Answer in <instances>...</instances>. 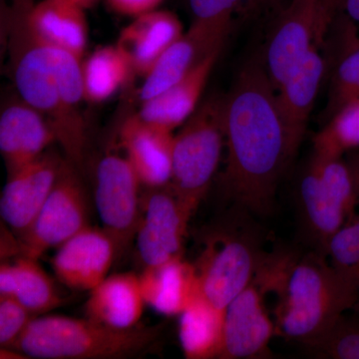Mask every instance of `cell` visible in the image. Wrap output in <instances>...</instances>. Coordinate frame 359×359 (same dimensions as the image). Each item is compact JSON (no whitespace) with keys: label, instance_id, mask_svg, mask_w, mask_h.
Returning <instances> with one entry per match:
<instances>
[{"label":"cell","instance_id":"1","mask_svg":"<svg viewBox=\"0 0 359 359\" xmlns=\"http://www.w3.org/2000/svg\"><path fill=\"white\" fill-rule=\"evenodd\" d=\"M224 123L226 192L245 212L269 214L278 183L299 147L278 112L264 62L250 60L238 73L224 98Z\"/></svg>","mask_w":359,"mask_h":359},{"label":"cell","instance_id":"17","mask_svg":"<svg viewBox=\"0 0 359 359\" xmlns=\"http://www.w3.org/2000/svg\"><path fill=\"white\" fill-rule=\"evenodd\" d=\"M57 142L43 115L25 101H14L0 115V151L8 175L39 159Z\"/></svg>","mask_w":359,"mask_h":359},{"label":"cell","instance_id":"26","mask_svg":"<svg viewBox=\"0 0 359 359\" xmlns=\"http://www.w3.org/2000/svg\"><path fill=\"white\" fill-rule=\"evenodd\" d=\"M8 295L35 316L48 313L63 301L55 283L36 259L23 256L13 264V285Z\"/></svg>","mask_w":359,"mask_h":359},{"label":"cell","instance_id":"20","mask_svg":"<svg viewBox=\"0 0 359 359\" xmlns=\"http://www.w3.org/2000/svg\"><path fill=\"white\" fill-rule=\"evenodd\" d=\"M221 51L214 52L169 88L142 102L137 114L145 121L174 132L193 115Z\"/></svg>","mask_w":359,"mask_h":359},{"label":"cell","instance_id":"22","mask_svg":"<svg viewBox=\"0 0 359 359\" xmlns=\"http://www.w3.org/2000/svg\"><path fill=\"white\" fill-rule=\"evenodd\" d=\"M145 304L140 276L134 273H116L90 290L84 306L85 316L126 330L139 325Z\"/></svg>","mask_w":359,"mask_h":359},{"label":"cell","instance_id":"6","mask_svg":"<svg viewBox=\"0 0 359 359\" xmlns=\"http://www.w3.org/2000/svg\"><path fill=\"white\" fill-rule=\"evenodd\" d=\"M238 228L218 233L194 264L199 294L219 309L254 280L268 256L252 229Z\"/></svg>","mask_w":359,"mask_h":359},{"label":"cell","instance_id":"14","mask_svg":"<svg viewBox=\"0 0 359 359\" xmlns=\"http://www.w3.org/2000/svg\"><path fill=\"white\" fill-rule=\"evenodd\" d=\"M230 27L231 25L194 20L188 32H184L160 56L144 77L139 94L141 102L178 82L210 54L222 51Z\"/></svg>","mask_w":359,"mask_h":359},{"label":"cell","instance_id":"10","mask_svg":"<svg viewBox=\"0 0 359 359\" xmlns=\"http://www.w3.org/2000/svg\"><path fill=\"white\" fill-rule=\"evenodd\" d=\"M142 185L126 157L107 155L96 170L95 203L103 228L121 250L136 236L141 219Z\"/></svg>","mask_w":359,"mask_h":359},{"label":"cell","instance_id":"9","mask_svg":"<svg viewBox=\"0 0 359 359\" xmlns=\"http://www.w3.org/2000/svg\"><path fill=\"white\" fill-rule=\"evenodd\" d=\"M323 0H289L278 18L266 51L264 66L275 89L308 55L330 25Z\"/></svg>","mask_w":359,"mask_h":359},{"label":"cell","instance_id":"34","mask_svg":"<svg viewBox=\"0 0 359 359\" xmlns=\"http://www.w3.org/2000/svg\"><path fill=\"white\" fill-rule=\"evenodd\" d=\"M283 0H245L248 8L252 11H264L282 6Z\"/></svg>","mask_w":359,"mask_h":359},{"label":"cell","instance_id":"38","mask_svg":"<svg viewBox=\"0 0 359 359\" xmlns=\"http://www.w3.org/2000/svg\"><path fill=\"white\" fill-rule=\"evenodd\" d=\"M71 1L74 2V4H78L79 6L83 7L84 9H89L96 6L99 0H71Z\"/></svg>","mask_w":359,"mask_h":359},{"label":"cell","instance_id":"5","mask_svg":"<svg viewBox=\"0 0 359 359\" xmlns=\"http://www.w3.org/2000/svg\"><path fill=\"white\" fill-rule=\"evenodd\" d=\"M224 98L211 97L174 136L170 185L194 212L205 197L222 157L224 143Z\"/></svg>","mask_w":359,"mask_h":359},{"label":"cell","instance_id":"12","mask_svg":"<svg viewBox=\"0 0 359 359\" xmlns=\"http://www.w3.org/2000/svg\"><path fill=\"white\" fill-rule=\"evenodd\" d=\"M120 250L109 231L88 226L58 247L52 268L66 287L90 292L107 278Z\"/></svg>","mask_w":359,"mask_h":359},{"label":"cell","instance_id":"3","mask_svg":"<svg viewBox=\"0 0 359 359\" xmlns=\"http://www.w3.org/2000/svg\"><path fill=\"white\" fill-rule=\"evenodd\" d=\"M13 20V79L20 99L46 118L67 160L81 168L87 144L79 108L84 101L82 60L33 39L18 16Z\"/></svg>","mask_w":359,"mask_h":359},{"label":"cell","instance_id":"4","mask_svg":"<svg viewBox=\"0 0 359 359\" xmlns=\"http://www.w3.org/2000/svg\"><path fill=\"white\" fill-rule=\"evenodd\" d=\"M158 334L156 327L139 325L122 330L87 316H36L13 348L32 358H125L147 348Z\"/></svg>","mask_w":359,"mask_h":359},{"label":"cell","instance_id":"24","mask_svg":"<svg viewBox=\"0 0 359 359\" xmlns=\"http://www.w3.org/2000/svg\"><path fill=\"white\" fill-rule=\"evenodd\" d=\"M224 311L200 294L181 314L179 339L188 359L218 358L223 341Z\"/></svg>","mask_w":359,"mask_h":359},{"label":"cell","instance_id":"23","mask_svg":"<svg viewBox=\"0 0 359 359\" xmlns=\"http://www.w3.org/2000/svg\"><path fill=\"white\" fill-rule=\"evenodd\" d=\"M139 276L146 304L164 316H180L199 294L195 266L183 257L145 268Z\"/></svg>","mask_w":359,"mask_h":359},{"label":"cell","instance_id":"21","mask_svg":"<svg viewBox=\"0 0 359 359\" xmlns=\"http://www.w3.org/2000/svg\"><path fill=\"white\" fill-rule=\"evenodd\" d=\"M325 69V61L314 46L276 90L278 112L299 147L306 133Z\"/></svg>","mask_w":359,"mask_h":359},{"label":"cell","instance_id":"7","mask_svg":"<svg viewBox=\"0 0 359 359\" xmlns=\"http://www.w3.org/2000/svg\"><path fill=\"white\" fill-rule=\"evenodd\" d=\"M77 168L67 159L63 163L43 207L29 230L20 237V254L39 261L52 248L88 226V202Z\"/></svg>","mask_w":359,"mask_h":359},{"label":"cell","instance_id":"30","mask_svg":"<svg viewBox=\"0 0 359 359\" xmlns=\"http://www.w3.org/2000/svg\"><path fill=\"white\" fill-rule=\"evenodd\" d=\"M359 97V45L346 52L340 61L332 87L325 117L328 120L346 104Z\"/></svg>","mask_w":359,"mask_h":359},{"label":"cell","instance_id":"11","mask_svg":"<svg viewBox=\"0 0 359 359\" xmlns=\"http://www.w3.org/2000/svg\"><path fill=\"white\" fill-rule=\"evenodd\" d=\"M264 290L256 278L228 304L224 311L221 359H256L269 356L276 325L264 306Z\"/></svg>","mask_w":359,"mask_h":359},{"label":"cell","instance_id":"28","mask_svg":"<svg viewBox=\"0 0 359 359\" xmlns=\"http://www.w3.org/2000/svg\"><path fill=\"white\" fill-rule=\"evenodd\" d=\"M302 347L313 358L359 359V316L342 314L325 334Z\"/></svg>","mask_w":359,"mask_h":359},{"label":"cell","instance_id":"27","mask_svg":"<svg viewBox=\"0 0 359 359\" xmlns=\"http://www.w3.org/2000/svg\"><path fill=\"white\" fill-rule=\"evenodd\" d=\"M359 148V97L341 108L313 138V155L337 159Z\"/></svg>","mask_w":359,"mask_h":359},{"label":"cell","instance_id":"2","mask_svg":"<svg viewBox=\"0 0 359 359\" xmlns=\"http://www.w3.org/2000/svg\"><path fill=\"white\" fill-rule=\"evenodd\" d=\"M325 256L313 252L268 254L257 278L278 294L276 330L302 346L325 334L342 314L358 311L355 287L337 275Z\"/></svg>","mask_w":359,"mask_h":359},{"label":"cell","instance_id":"35","mask_svg":"<svg viewBox=\"0 0 359 359\" xmlns=\"http://www.w3.org/2000/svg\"><path fill=\"white\" fill-rule=\"evenodd\" d=\"M342 11H346L349 20L359 23V0H344Z\"/></svg>","mask_w":359,"mask_h":359},{"label":"cell","instance_id":"31","mask_svg":"<svg viewBox=\"0 0 359 359\" xmlns=\"http://www.w3.org/2000/svg\"><path fill=\"white\" fill-rule=\"evenodd\" d=\"M36 316L15 297L0 295V346L13 348Z\"/></svg>","mask_w":359,"mask_h":359},{"label":"cell","instance_id":"19","mask_svg":"<svg viewBox=\"0 0 359 359\" xmlns=\"http://www.w3.org/2000/svg\"><path fill=\"white\" fill-rule=\"evenodd\" d=\"M183 34V23L176 14L155 9L134 18L116 44L128 58L133 73L145 77L160 56Z\"/></svg>","mask_w":359,"mask_h":359},{"label":"cell","instance_id":"8","mask_svg":"<svg viewBox=\"0 0 359 359\" xmlns=\"http://www.w3.org/2000/svg\"><path fill=\"white\" fill-rule=\"evenodd\" d=\"M194 212L171 185L148 189L142 199L137 252L145 268L183 257L187 228Z\"/></svg>","mask_w":359,"mask_h":359},{"label":"cell","instance_id":"18","mask_svg":"<svg viewBox=\"0 0 359 359\" xmlns=\"http://www.w3.org/2000/svg\"><path fill=\"white\" fill-rule=\"evenodd\" d=\"M83 7L71 0H41L20 18L26 32L41 43L70 52L83 60L88 44V21Z\"/></svg>","mask_w":359,"mask_h":359},{"label":"cell","instance_id":"25","mask_svg":"<svg viewBox=\"0 0 359 359\" xmlns=\"http://www.w3.org/2000/svg\"><path fill=\"white\" fill-rule=\"evenodd\" d=\"M81 68L84 101L91 104L112 98L133 73L128 58L117 44L99 47L82 60Z\"/></svg>","mask_w":359,"mask_h":359},{"label":"cell","instance_id":"15","mask_svg":"<svg viewBox=\"0 0 359 359\" xmlns=\"http://www.w3.org/2000/svg\"><path fill=\"white\" fill-rule=\"evenodd\" d=\"M174 132L130 116L120 130V142L135 173L148 189L169 185L172 179Z\"/></svg>","mask_w":359,"mask_h":359},{"label":"cell","instance_id":"13","mask_svg":"<svg viewBox=\"0 0 359 359\" xmlns=\"http://www.w3.org/2000/svg\"><path fill=\"white\" fill-rule=\"evenodd\" d=\"M65 161L54 153L45 152L39 159L8 175L0 198V215L20 237L39 216Z\"/></svg>","mask_w":359,"mask_h":359},{"label":"cell","instance_id":"36","mask_svg":"<svg viewBox=\"0 0 359 359\" xmlns=\"http://www.w3.org/2000/svg\"><path fill=\"white\" fill-rule=\"evenodd\" d=\"M344 0H323V4H325V11L330 20H334L335 16L337 15L342 11V7H344Z\"/></svg>","mask_w":359,"mask_h":359},{"label":"cell","instance_id":"32","mask_svg":"<svg viewBox=\"0 0 359 359\" xmlns=\"http://www.w3.org/2000/svg\"><path fill=\"white\" fill-rule=\"evenodd\" d=\"M245 0H189L194 20L231 25L236 9Z\"/></svg>","mask_w":359,"mask_h":359},{"label":"cell","instance_id":"33","mask_svg":"<svg viewBox=\"0 0 359 359\" xmlns=\"http://www.w3.org/2000/svg\"><path fill=\"white\" fill-rule=\"evenodd\" d=\"M162 1L163 0H107L108 4L115 13L132 18L155 11Z\"/></svg>","mask_w":359,"mask_h":359},{"label":"cell","instance_id":"37","mask_svg":"<svg viewBox=\"0 0 359 359\" xmlns=\"http://www.w3.org/2000/svg\"><path fill=\"white\" fill-rule=\"evenodd\" d=\"M34 0H13V9L14 13L25 14L34 6Z\"/></svg>","mask_w":359,"mask_h":359},{"label":"cell","instance_id":"29","mask_svg":"<svg viewBox=\"0 0 359 359\" xmlns=\"http://www.w3.org/2000/svg\"><path fill=\"white\" fill-rule=\"evenodd\" d=\"M327 257L337 275L359 292V215L334 233L328 243Z\"/></svg>","mask_w":359,"mask_h":359},{"label":"cell","instance_id":"16","mask_svg":"<svg viewBox=\"0 0 359 359\" xmlns=\"http://www.w3.org/2000/svg\"><path fill=\"white\" fill-rule=\"evenodd\" d=\"M297 207L302 235L314 252L327 257L330 241L353 219L323 183L313 158L297 187Z\"/></svg>","mask_w":359,"mask_h":359}]
</instances>
